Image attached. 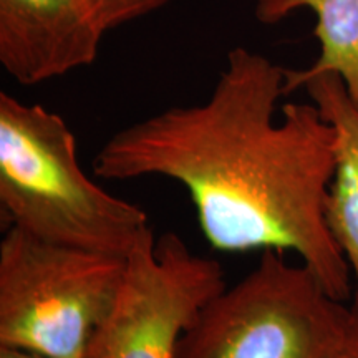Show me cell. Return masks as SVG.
Masks as SVG:
<instances>
[{
	"label": "cell",
	"mask_w": 358,
	"mask_h": 358,
	"mask_svg": "<svg viewBox=\"0 0 358 358\" xmlns=\"http://www.w3.org/2000/svg\"><path fill=\"white\" fill-rule=\"evenodd\" d=\"M226 287L224 268L174 232L150 229L127 256L122 292L90 342L87 358H176L201 308Z\"/></svg>",
	"instance_id": "cell-5"
},
{
	"label": "cell",
	"mask_w": 358,
	"mask_h": 358,
	"mask_svg": "<svg viewBox=\"0 0 358 358\" xmlns=\"http://www.w3.org/2000/svg\"><path fill=\"white\" fill-rule=\"evenodd\" d=\"M171 0H87L93 19L103 32L118 29L128 22L150 15Z\"/></svg>",
	"instance_id": "cell-9"
},
{
	"label": "cell",
	"mask_w": 358,
	"mask_h": 358,
	"mask_svg": "<svg viewBox=\"0 0 358 358\" xmlns=\"http://www.w3.org/2000/svg\"><path fill=\"white\" fill-rule=\"evenodd\" d=\"M127 257L7 227L0 241V347L87 358L122 292Z\"/></svg>",
	"instance_id": "cell-3"
},
{
	"label": "cell",
	"mask_w": 358,
	"mask_h": 358,
	"mask_svg": "<svg viewBox=\"0 0 358 358\" xmlns=\"http://www.w3.org/2000/svg\"><path fill=\"white\" fill-rule=\"evenodd\" d=\"M325 358H358V306L352 302L350 324L342 342Z\"/></svg>",
	"instance_id": "cell-10"
},
{
	"label": "cell",
	"mask_w": 358,
	"mask_h": 358,
	"mask_svg": "<svg viewBox=\"0 0 358 358\" xmlns=\"http://www.w3.org/2000/svg\"><path fill=\"white\" fill-rule=\"evenodd\" d=\"M0 208L7 227L127 257L151 229L140 206L80 166L77 138L55 111L0 92Z\"/></svg>",
	"instance_id": "cell-2"
},
{
	"label": "cell",
	"mask_w": 358,
	"mask_h": 358,
	"mask_svg": "<svg viewBox=\"0 0 358 358\" xmlns=\"http://www.w3.org/2000/svg\"><path fill=\"white\" fill-rule=\"evenodd\" d=\"M285 69L245 47L227 52L208 100L148 116L103 143V179L161 176L189 194L209 245L294 252L345 302L350 267L325 219L335 133L313 103H287Z\"/></svg>",
	"instance_id": "cell-1"
},
{
	"label": "cell",
	"mask_w": 358,
	"mask_h": 358,
	"mask_svg": "<svg viewBox=\"0 0 358 358\" xmlns=\"http://www.w3.org/2000/svg\"><path fill=\"white\" fill-rule=\"evenodd\" d=\"M301 8L315 13L313 37L320 50L307 69H285L284 93L290 95L307 80L330 73L342 80L358 106V0H256L254 17L262 25H275Z\"/></svg>",
	"instance_id": "cell-8"
},
{
	"label": "cell",
	"mask_w": 358,
	"mask_h": 358,
	"mask_svg": "<svg viewBox=\"0 0 358 358\" xmlns=\"http://www.w3.org/2000/svg\"><path fill=\"white\" fill-rule=\"evenodd\" d=\"M350 317L352 307L306 264L262 250L248 275L206 302L179 338L176 358H325Z\"/></svg>",
	"instance_id": "cell-4"
},
{
	"label": "cell",
	"mask_w": 358,
	"mask_h": 358,
	"mask_svg": "<svg viewBox=\"0 0 358 358\" xmlns=\"http://www.w3.org/2000/svg\"><path fill=\"white\" fill-rule=\"evenodd\" d=\"M103 37L87 0H0V65L25 87L90 66Z\"/></svg>",
	"instance_id": "cell-6"
},
{
	"label": "cell",
	"mask_w": 358,
	"mask_h": 358,
	"mask_svg": "<svg viewBox=\"0 0 358 358\" xmlns=\"http://www.w3.org/2000/svg\"><path fill=\"white\" fill-rule=\"evenodd\" d=\"M303 90L335 133V171L325 201V219L350 267L358 306V106L337 75L307 80Z\"/></svg>",
	"instance_id": "cell-7"
},
{
	"label": "cell",
	"mask_w": 358,
	"mask_h": 358,
	"mask_svg": "<svg viewBox=\"0 0 358 358\" xmlns=\"http://www.w3.org/2000/svg\"><path fill=\"white\" fill-rule=\"evenodd\" d=\"M0 358H47L27 350H19V348L0 347Z\"/></svg>",
	"instance_id": "cell-11"
}]
</instances>
